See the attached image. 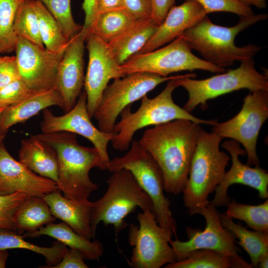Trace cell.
Returning <instances> with one entry per match:
<instances>
[{
    "instance_id": "1",
    "label": "cell",
    "mask_w": 268,
    "mask_h": 268,
    "mask_svg": "<svg viewBox=\"0 0 268 268\" xmlns=\"http://www.w3.org/2000/svg\"><path fill=\"white\" fill-rule=\"evenodd\" d=\"M201 129L190 120L177 119L144 132L139 141L160 167L166 192L177 195L184 188Z\"/></svg>"
},
{
    "instance_id": "2",
    "label": "cell",
    "mask_w": 268,
    "mask_h": 268,
    "mask_svg": "<svg viewBox=\"0 0 268 268\" xmlns=\"http://www.w3.org/2000/svg\"><path fill=\"white\" fill-rule=\"evenodd\" d=\"M268 17L267 13L240 16L236 25L226 27L213 23L206 15L181 36L203 60L218 67H229L235 62L254 58L261 50L262 48L255 44L237 46L235 39L241 31Z\"/></svg>"
},
{
    "instance_id": "3",
    "label": "cell",
    "mask_w": 268,
    "mask_h": 268,
    "mask_svg": "<svg viewBox=\"0 0 268 268\" xmlns=\"http://www.w3.org/2000/svg\"><path fill=\"white\" fill-rule=\"evenodd\" d=\"M38 138L55 151L58 164V186L63 196L75 201L88 200L98 185L90 179L93 168L99 169L101 159L95 147L78 142L75 134L67 132L39 134Z\"/></svg>"
},
{
    "instance_id": "4",
    "label": "cell",
    "mask_w": 268,
    "mask_h": 268,
    "mask_svg": "<svg viewBox=\"0 0 268 268\" xmlns=\"http://www.w3.org/2000/svg\"><path fill=\"white\" fill-rule=\"evenodd\" d=\"M223 138L201 129L192 159L188 178L182 191L185 206L191 215L207 204L208 196L222 180L230 157L221 151Z\"/></svg>"
},
{
    "instance_id": "5",
    "label": "cell",
    "mask_w": 268,
    "mask_h": 268,
    "mask_svg": "<svg viewBox=\"0 0 268 268\" xmlns=\"http://www.w3.org/2000/svg\"><path fill=\"white\" fill-rule=\"evenodd\" d=\"M178 78L169 80L164 89L156 97L149 98L147 95L144 96L135 112L131 111V105L122 110L120 114V120L114 126V135L111 141L115 149H128L135 133L148 126L177 119L189 120L200 125L213 126L216 124V121L203 120L193 116L174 102L172 93L179 86L176 81Z\"/></svg>"
},
{
    "instance_id": "6",
    "label": "cell",
    "mask_w": 268,
    "mask_h": 268,
    "mask_svg": "<svg viewBox=\"0 0 268 268\" xmlns=\"http://www.w3.org/2000/svg\"><path fill=\"white\" fill-rule=\"evenodd\" d=\"M107 183L106 193L92 203L91 225L95 234L101 221L105 225H113L116 233H119L128 225L125 217L137 207L142 211H153L150 198L129 170L121 169L112 172Z\"/></svg>"
},
{
    "instance_id": "7",
    "label": "cell",
    "mask_w": 268,
    "mask_h": 268,
    "mask_svg": "<svg viewBox=\"0 0 268 268\" xmlns=\"http://www.w3.org/2000/svg\"><path fill=\"white\" fill-rule=\"evenodd\" d=\"M195 73H188L176 79L179 86L188 93L183 108L191 113L197 106L206 108L207 101L235 91L247 89L250 91H268V76L258 71L254 58L240 62L236 68L229 69L203 79H194Z\"/></svg>"
},
{
    "instance_id": "8",
    "label": "cell",
    "mask_w": 268,
    "mask_h": 268,
    "mask_svg": "<svg viewBox=\"0 0 268 268\" xmlns=\"http://www.w3.org/2000/svg\"><path fill=\"white\" fill-rule=\"evenodd\" d=\"M125 155L110 160V172L121 169L129 170L139 186L149 196L152 212L158 224L171 236L176 234V225L170 210V202L164 194V181L158 164L140 141L133 140Z\"/></svg>"
},
{
    "instance_id": "9",
    "label": "cell",
    "mask_w": 268,
    "mask_h": 268,
    "mask_svg": "<svg viewBox=\"0 0 268 268\" xmlns=\"http://www.w3.org/2000/svg\"><path fill=\"white\" fill-rule=\"evenodd\" d=\"M196 69L212 73L226 71L224 67L210 64L195 56L180 36L166 46L143 53H137L119 66L123 75L138 72L168 76L171 73Z\"/></svg>"
},
{
    "instance_id": "10",
    "label": "cell",
    "mask_w": 268,
    "mask_h": 268,
    "mask_svg": "<svg viewBox=\"0 0 268 268\" xmlns=\"http://www.w3.org/2000/svg\"><path fill=\"white\" fill-rule=\"evenodd\" d=\"M181 75L164 77L138 72L115 79L104 90L93 117L98 129L105 133H113L116 120L125 108L141 99L159 84Z\"/></svg>"
},
{
    "instance_id": "11",
    "label": "cell",
    "mask_w": 268,
    "mask_h": 268,
    "mask_svg": "<svg viewBox=\"0 0 268 268\" xmlns=\"http://www.w3.org/2000/svg\"><path fill=\"white\" fill-rule=\"evenodd\" d=\"M268 118V91H250L241 109L229 120L213 126L212 132L222 138H229L241 143L247 155V164L260 166L256 151L260 130Z\"/></svg>"
},
{
    "instance_id": "12",
    "label": "cell",
    "mask_w": 268,
    "mask_h": 268,
    "mask_svg": "<svg viewBox=\"0 0 268 268\" xmlns=\"http://www.w3.org/2000/svg\"><path fill=\"white\" fill-rule=\"evenodd\" d=\"M137 226L132 224L129 244L133 247L130 265L133 268H160L176 261L169 242L172 236L158 223L152 211L138 214Z\"/></svg>"
},
{
    "instance_id": "13",
    "label": "cell",
    "mask_w": 268,
    "mask_h": 268,
    "mask_svg": "<svg viewBox=\"0 0 268 268\" xmlns=\"http://www.w3.org/2000/svg\"><path fill=\"white\" fill-rule=\"evenodd\" d=\"M203 216L205 227L203 230L186 228L188 240L181 241L177 238L171 240L169 243L176 258V261L185 259L191 252L199 249L216 251L237 260L245 261L239 256L240 249L236 245L235 237L221 224L220 213L210 201L198 209L195 214Z\"/></svg>"
},
{
    "instance_id": "14",
    "label": "cell",
    "mask_w": 268,
    "mask_h": 268,
    "mask_svg": "<svg viewBox=\"0 0 268 268\" xmlns=\"http://www.w3.org/2000/svg\"><path fill=\"white\" fill-rule=\"evenodd\" d=\"M91 119L87 110L86 94L84 91L81 92L74 106L64 115L57 116L47 108L44 109L41 130L43 133L69 132L87 138L99 153L101 159L99 169L107 170L110 160L108 145L114 134L101 131L92 124Z\"/></svg>"
},
{
    "instance_id": "15",
    "label": "cell",
    "mask_w": 268,
    "mask_h": 268,
    "mask_svg": "<svg viewBox=\"0 0 268 268\" xmlns=\"http://www.w3.org/2000/svg\"><path fill=\"white\" fill-rule=\"evenodd\" d=\"M21 79L32 92L54 88L63 53H55L20 37L15 49Z\"/></svg>"
},
{
    "instance_id": "16",
    "label": "cell",
    "mask_w": 268,
    "mask_h": 268,
    "mask_svg": "<svg viewBox=\"0 0 268 268\" xmlns=\"http://www.w3.org/2000/svg\"><path fill=\"white\" fill-rule=\"evenodd\" d=\"M85 41L88 63L84 86L88 112L92 118L109 81L124 76L120 73V65L111 55L105 42L92 33L87 36Z\"/></svg>"
},
{
    "instance_id": "17",
    "label": "cell",
    "mask_w": 268,
    "mask_h": 268,
    "mask_svg": "<svg viewBox=\"0 0 268 268\" xmlns=\"http://www.w3.org/2000/svg\"><path fill=\"white\" fill-rule=\"evenodd\" d=\"M222 147L230 154L232 165L215 190L213 200L210 202L216 207L226 206L230 201L228 196L229 187L235 184H242L256 189L261 199L268 198V173L260 166L251 167L243 164L239 156L246 154L239 143L233 139L227 140L222 143Z\"/></svg>"
},
{
    "instance_id": "18",
    "label": "cell",
    "mask_w": 268,
    "mask_h": 268,
    "mask_svg": "<svg viewBox=\"0 0 268 268\" xmlns=\"http://www.w3.org/2000/svg\"><path fill=\"white\" fill-rule=\"evenodd\" d=\"M56 191L60 190L55 182L38 175L16 160L2 140L0 142V195L21 192L42 197Z\"/></svg>"
},
{
    "instance_id": "19",
    "label": "cell",
    "mask_w": 268,
    "mask_h": 268,
    "mask_svg": "<svg viewBox=\"0 0 268 268\" xmlns=\"http://www.w3.org/2000/svg\"><path fill=\"white\" fill-rule=\"evenodd\" d=\"M86 38V34L81 30L69 41L58 67L54 88L62 98L66 113L74 106L84 86Z\"/></svg>"
},
{
    "instance_id": "20",
    "label": "cell",
    "mask_w": 268,
    "mask_h": 268,
    "mask_svg": "<svg viewBox=\"0 0 268 268\" xmlns=\"http://www.w3.org/2000/svg\"><path fill=\"white\" fill-rule=\"evenodd\" d=\"M206 15L204 8L195 0H185L181 5L173 6L138 53L148 52L170 43Z\"/></svg>"
},
{
    "instance_id": "21",
    "label": "cell",
    "mask_w": 268,
    "mask_h": 268,
    "mask_svg": "<svg viewBox=\"0 0 268 268\" xmlns=\"http://www.w3.org/2000/svg\"><path fill=\"white\" fill-rule=\"evenodd\" d=\"M42 198L56 218L87 239L91 240L95 237L91 225L93 202L88 200L79 201L67 199L61 195L60 191L52 192Z\"/></svg>"
},
{
    "instance_id": "22",
    "label": "cell",
    "mask_w": 268,
    "mask_h": 268,
    "mask_svg": "<svg viewBox=\"0 0 268 268\" xmlns=\"http://www.w3.org/2000/svg\"><path fill=\"white\" fill-rule=\"evenodd\" d=\"M57 106L63 110L64 103L59 92L55 88L32 92L18 103L0 113V133L4 136L12 126L23 123L48 107Z\"/></svg>"
},
{
    "instance_id": "23",
    "label": "cell",
    "mask_w": 268,
    "mask_h": 268,
    "mask_svg": "<svg viewBox=\"0 0 268 268\" xmlns=\"http://www.w3.org/2000/svg\"><path fill=\"white\" fill-rule=\"evenodd\" d=\"M157 26L150 18L136 20L121 34L107 43L111 55L119 65L124 64L141 50Z\"/></svg>"
},
{
    "instance_id": "24",
    "label": "cell",
    "mask_w": 268,
    "mask_h": 268,
    "mask_svg": "<svg viewBox=\"0 0 268 268\" xmlns=\"http://www.w3.org/2000/svg\"><path fill=\"white\" fill-rule=\"evenodd\" d=\"M18 159L19 162L35 173L57 184L58 164L56 152L35 135L21 140Z\"/></svg>"
},
{
    "instance_id": "25",
    "label": "cell",
    "mask_w": 268,
    "mask_h": 268,
    "mask_svg": "<svg viewBox=\"0 0 268 268\" xmlns=\"http://www.w3.org/2000/svg\"><path fill=\"white\" fill-rule=\"evenodd\" d=\"M23 235L25 238L37 237L42 235L52 237L69 248L80 251L85 259L90 260H97L103 254L104 249L101 243L97 241L91 242L84 238L64 222L48 223L33 232H26Z\"/></svg>"
},
{
    "instance_id": "26",
    "label": "cell",
    "mask_w": 268,
    "mask_h": 268,
    "mask_svg": "<svg viewBox=\"0 0 268 268\" xmlns=\"http://www.w3.org/2000/svg\"><path fill=\"white\" fill-rule=\"evenodd\" d=\"M55 221L47 202L36 196H29L19 206L14 218L16 231L21 234L33 232Z\"/></svg>"
},
{
    "instance_id": "27",
    "label": "cell",
    "mask_w": 268,
    "mask_h": 268,
    "mask_svg": "<svg viewBox=\"0 0 268 268\" xmlns=\"http://www.w3.org/2000/svg\"><path fill=\"white\" fill-rule=\"evenodd\" d=\"M220 217L222 225L238 239L237 243L249 256L252 268H258L261 258L268 254V233L248 230L225 214H220Z\"/></svg>"
},
{
    "instance_id": "28",
    "label": "cell",
    "mask_w": 268,
    "mask_h": 268,
    "mask_svg": "<svg viewBox=\"0 0 268 268\" xmlns=\"http://www.w3.org/2000/svg\"><path fill=\"white\" fill-rule=\"evenodd\" d=\"M165 268H251V264L237 260L220 252L199 249L190 253L180 261L168 264Z\"/></svg>"
},
{
    "instance_id": "29",
    "label": "cell",
    "mask_w": 268,
    "mask_h": 268,
    "mask_svg": "<svg viewBox=\"0 0 268 268\" xmlns=\"http://www.w3.org/2000/svg\"><path fill=\"white\" fill-rule=\"evenodd\" d=\"M12 230H0V250L21 249L32 251L42 255L49 268L56 266L61 261L67 249L63 243L57 241L50 247H41L24 240L23 235Z\"/></svg>"
},
{
    "instance_id": "30",
    "label": "cell",
    "mask_w": 268,
    "mask_h": 268,
    "mask_svg": "<svg viewBox=\"0 0 268 268\" xmlns=\"http://www.w3.org/2000/svg\"><path fill=\"white\" fill-rule=\"evenodd\" d=\"M33 3L38 16L40 34L45 48L55 53H64L69 41L45 6L38 0H33Z\"/></svg>"
},
{
    "instance_id": "31",
    "label": "cell",
    "mask_w": 268,
    "mask_h": 268,
    "mask_svg": "<svg viewBox=\"0 0 268 268\" xmlns=\"http://www.w3.org/2000/svg\"><path fill=\"white\" fill-rule=\"evenodd\" d=\"M135 20L125 8L101 13L97 15L88 34H93L107 43Z\"/></svg>"
},
{
    "instance_id": "32",
    "label": "cell",
    "mask_w": 268,
    "mask_h": 268,
    "mask_svg": "<svg viewBox=\"0 0 268 268\" xmlns=\"http://www.w3.org/2000/svg\"><path fill=\"white\" fill-rule=\"evenodd\" d=\"M225 214L228 217L244 221L253 230L268 233V200L253 205L237 202L233 199L226 205Z\"/></svg>"
},
{
    "instance_id": "33",
    "label": "cell",
    "mask_w": 268,
    "mask_h": 268,
    "mask_svg": "<svg viewBox=\"0 0 268 268\" xmlns=\"http://www.w3.org/2000/svg\"><path fill=\"white\" fill-rule=\"evenodd\" d=\"M13 30L17 37L45 48L40 34L38 18L33 0H25L19 6L16 14Z\"/></svg>"
},
{
    "instance_id": "34",
    "label": "cell",
    "mask_w": 268,
    "mask_h": 268,
    "mask_svg": "<svg viewBox=\"0 0 268 268\" xmlns=\"http://www.w3.org/2000/svg\"><path fill=\"white\" fill-rule=\"evenodd\" d=\"M25 0H0V51L10 53L15 51L18 37L13 25L17 11Z\"/></svg>"
},
{
    "instance_id": "35",
    "label": "cell",
    "mask_w": 268,
    "mask_h": 268,
    "mask_svg": "<svg viewBox=\"0 0 268 268\" xmlns=\"http://www.w3.org/2000/svg\"><path fill=\"white\" fill-rule=\"evenodd\" d=\"M55 19L66 38L70 41L82 30V25L74 21L71 9V0H38Z\"/></svg>"
},
{
    "instance_id": "36",
    "label": "cell",
    "mask_w": 268,
    "mask_h": 268,
    "mask_svg": "<svg viewBox=\"0 0 268 268\" xmlns=\"http://www.w3.org/2000/svg\"><path fill=\"white\" fill-rule=\"evenodd\" d=\"M28 196L21 192L0 195V230L16 231L14 222L15 214Z\"/></svg>"
},
{
    "instance_id": "37",
    "label": "cell",
    "mask_w": 268,
    "mask_h": 268,
    "mask_svg": "<svg viewBox=\"0 0 268 268\" xmlns=\"http://www.w3.org/2000/svg\"><path fill=\"white\" fill-rule=\"evenodd\" d=\"M195 0L202 6L207 14L214 12H231L240 16H248L254 14L251 6H247L238 0Z\"/></svg>"
},
{
    "instance_id": "38",
    "label": "cell",
    "mask_w": 268,
    "mask_h": 268,
    "mask_svg": "<svg viewBox=\"0 0 268 268\" xmlns=\"http://www.w3.org/2000/svg\"><path fill=\"white\" fill-rule=\"evenodd\" d=\"M31 92L32 91L21 79L0 88V113L5 108L20 101Z\"/></svg>"
},
{
    "instance_id": "39",
    "label": "cell",
    "mask_w": 268,
    "mask_h": 268,
    "mask_svg": "<svg viewBox=\"0 0 268 268\" xmlns=\"http://www.w3.org/2000/svg\"><path fill=\"white\" fill-rule=\"evenodd\" d=\"M20 79L15 56H0V88Z\"/></svg>"
},
{
    "instance_id": "40",
    "label": "cell",
    "mask_w": 268,
    "mask_h": 268,
    "mask_svg": "<svg viewBox=\"0 0 268 268\" xmlns=\"http://www.w3.org/2000/svg\"><path fill=\"white\" fill-rule=\"evenodd\" d=\"M124 8L135 20L151 18V0H123Z\"/></svg>"
},
{
    "instance_id": "41",
    "label": "cell",
    "mask_w": 268,
    "mask_h": 268,
    "mask_svg": "<svg viewBox=\"0 0 268 268\" xmlns=\"http://www.w3.org/2000/svg\"><path fill=\"white\" fill-rule=\"evenodd\" d=\"M84 259V256L80 251L67 248L60 263L50 268H88Z\"/></svg>"
},
{
    "instance_id": "42",
    "label": "cell",
    "mask_w": 268,
    "mask_h": 268,
    "mask_svg": "<svg viewBox=\"0 0 268 268\" xmlns=\"http://www.w3.org/2000/svg\"><path fill=\"white\" fill-rule=\"evenodd\" d=\"M151 19L157 26L164 20L169 10L174 6L175 0H151Z\"/></svg>"
},
{
    "instance_id": "43",
    "label": "cell",
    "mask_w": 268,
    "mask_h": 268,
    "mask_svg": "<svg viewBox=\"0 0 268 268\" xmlns=\"http://www.w3.org/2000/svg\"><path fill=\"white\" fill-rule=\"evenodd\" d=\"M97 1L98 0H83L82 4V8L85 13L84 22L82 29L86 34V37L97 15Z\"/></svg>"
},
{
    "instance_id": "44",
    "label": "cell",
    "mask_w": 268,
    "mask_h": 268,
    "mask_svg": "<svg viewBox=\"0 0 268 268\" xmlns=\"http://www.w3.org/2000/svg\"><path fill=\"white\" fill-rule=\"evenodd\" d=\"M124 8L123 0H98V14Z\"/></svg>"
},
{
    "instance_id": "45",
    "label": "cell",
    "mask_w": 268,
    "mask_h": 268,
    "mask_svg": "<svg viewBox=\"0 0 268 268\" xmlns=\"http://www.w3.org/2000/svg\"><path fill=\"white\" fill-rule=\"evenodd\" d=\"M244 4L251 6H255L260 9L265 8L267 7V0H238Z\"/></svg>"
},
{
    "instance_id": "46",
    "label": "cell",
    "mask_w": 268,
    "mask_h": 268,
    "mask_svg": "<svg viewBox=\"0 0 268 268\" xmlns=\"http://www.w3.org/2000/svg\"><path fill=\"white\" fill-rule=\"evenodd\" d=\"M8 254L7 250H0V268L5 267Z\"/></svg>"
},
{
    "instance_id": "47",
    "label": "cell",
    "mask_w": 268,
    "mask_h": 268,
    "mask_svg": "<svg viewBox=\"0 0 268 268\" xmlns=\"http://www.w3.org/2000/svg\"><path fill=\"white\" fill-rule=\"evenodd\" d=\"M258 267L260 268H268V254L264 255L260 260Z\"/></svg>"
},
{
    "instance_id": "48",
    "label": "cell",
    "mask_w": 268,
    "mask_h": 268,
    "mask_svg": "<svg viewBox=\"0 0 268 268\" xmlns=\"http://www.w3.org/2000/svg\"><path fill=\"white\" fill-rule=\"evenodd\" d=\"M3 137L0 133V142L2 140Z\"/></svg>"
},
{
    "instance_id": "49",
    "label": "cell",
    "mask_w": 268,
    "mask_h": 268,
    "mask_svg": "<svg viewBox=\"0 0 268 268\" xmlns=\"http://www.w3.org/2000/svg\"><path fill=\"white\" fill-rule=\"evenodd\" d=\"M0 54H1V52L0 51Z\"/></svg>"
}]
</instances>
